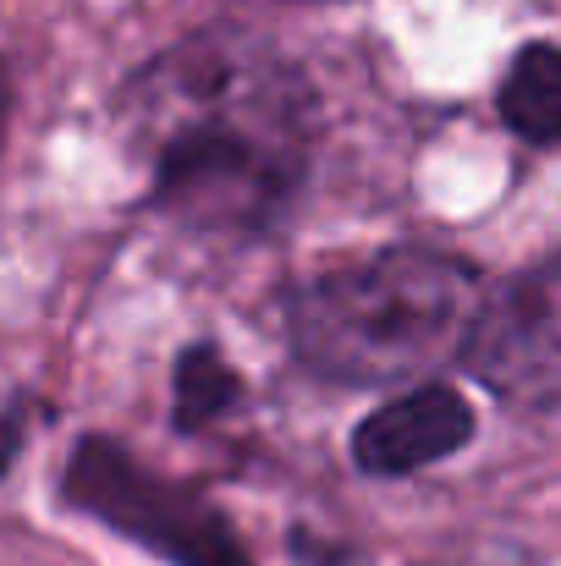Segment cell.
<instances>
[{
  "label": "cell",
  "instance_id": "cell-1",
  "mask_svg": "<svg viewBox=\"0 0 561 566\" xmlns=\"http://www.w3.org/2000/svg\"><path fill=\"white\" fill-rule=\"evenodd\" d=\"M127 127L155 203L183 231L259 237L303 188L314 105L276 50L204 33L133 77Z\"/></svg>",
  "mask_w": 561,
  "mask_h": 566
},
{
  "label": "cell",
  "instance_id": "cell-2",
  "mask_svg": "<svg viewBox=\"0 0 561 566\" xmlns=\"http://www.w3.org/2000/svg\"><path fill=\"white\" fill-rule=\"evenodd\" d=\"M485 297L468 264L424 248H391L325 270L292 297V347L336 385H391L468 353Z\"/></svg>",
  "mask_w": 561,
  "mask_h": 566
},
{
  "label": "cell",
  "instance_id": "cell-3",
  "mask_svg": "<svg viewBox=\"0 0 561 566\" xmlns=\"http://www.w3.org/2000/svg\"><path fill=\"white\" fill-rule=\"evenodd\" d=\"M66 495L83 512L105 517L111 528L133 534L138 545L160 551L177 566H253L231 539V528L220 523V512H209L198 495H187L177 484L155 479L111 440H83L72 451Z\"/></svg>",
  "mask_w": 561,
  "mask_h": 566
},
{
  "label": "cell",
  "instance_id": "cell-4",
  "mask_svg": "<svg viewBox=\"0 0 561 566\" xmlns=\"http://www.w3.org/2000/svg\"><path fill=\"white\" fill-rule=\"evenodd\" d=\"M463 364L512 407H561V253L485 297Z\"/></svg>",
  "mask_w": 561,
  "mask_h": 566
},
{
  "label": "cell",
  "instance_id": "cell-5",
  "mask_svg": "<svg viewBox=\"0 0 561 566\" xmlns=\"http://www.w3.org/2000/svg\"><path fill=\"white\" fill-rule=\"evenodd\" d=\"M474 434V412L446 385H418L385 407H374L353 434V462L364 473H418L451 457Z\"/></svg>",
  "mask_w": 561,
  "mask_h": 566
},
{
  "label": "cell",
  "instance_id": "cell-6",
  "mask_svg": "<svg viewBox=\"0 0 561 566\" xmlns=\"http://www.w3.org/2000/svg\"><path fill=\"white\" fill-rule=\"evenodd\" d=\"M501 116L529 144H561V50L529 44L501 77Z\"/></svg>",
  "mask_w": 561,
  "mask_h": 566
},
{
  "label": "cell",
  "instance_id": "cell-7",
  "mask_svg": "<svg viewBox=\"0 0 561 566\" xmlns=\"http://www.w3.org/2000/svg\"><path fill=\"white\" fill-rule=\"evenodd\" d=\"M237 401V375L220 353L209 347H187L177 358V423L183 429H204L220 412H231Z\"/></svg>",
  "mask_w": 561,
  "mask_h": 566
}]
</instances>
